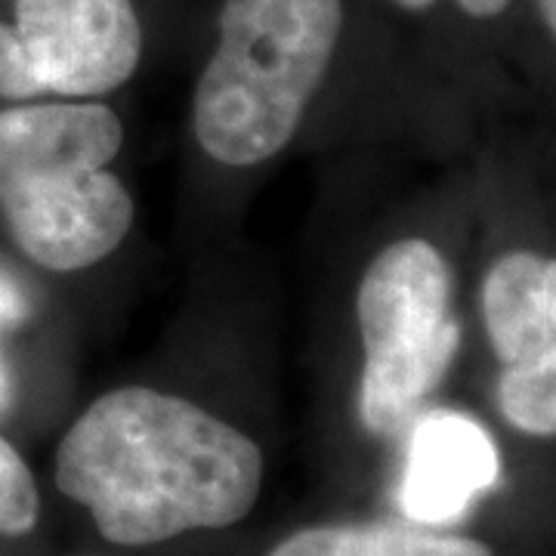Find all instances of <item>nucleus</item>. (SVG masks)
I'll use <instances>...</instances> for the list:
<instances>
[{"mask_svg": "<svg viewBox=\"0 0 556 556\" xmlns=\"http://www.w3.org/2000/svg\"><path fill=\"white\" fill-rule=\"evenodd\" d=\"M263 470L254 439L149 387L97 399L56 452L62 495L84 504L100 535L124 547L236 526L257 504Z\"/></svg>", "mask_w": 556, "mask_h": 556, "instance_id": "1", "label": "nucleus"}, {"mask_svg": "<svg viewBox=\"0 0 556 556\" xmlns=\"http://www.w3.org/2000/svg\"><path fill=\"white\" fill-rule=\"evenodd\" d=\"M124 127L100 102L16 105L0 112V211L28 257L78 273L127 239L134 199L102 170Z\"/></svg>", "mask_w": 556, "mask_h": 556, "instance_id": "2", "label": "nucleus"}, {"mask_svg": "<svg viewBox=\"0 0 556 556\" xmlns=\"http://www.w3.org/2000/svg\"><path fill=\"white\" fill-rule=\"evenodd\" d=\"M346 0H223L192 130L219 164L251 167L298 134L340 40Z\"/></svg>", "mask_w": 556, "mask_h": 556, "instance_id": "3", "label": "nucleus"}, {"mask_svg": "<svg viewBox=\"0 0 556 556\" xmlns=\"http://www.w3.org/2000/svg\"><path fill=\"white\" fill-rule=\"evenodd\" d=\"M356 309L365 343L362 420L378 437H396L457 350L452 269L430 241H396L368 266Z\"/></svg>", "mask_w": 556, "mask_h": 556, "instance_id": "4", "label": "nucleus"}, {"mask_svg": "<svg viewBox=\"0 0 556 556\" xmlns=\"http://www.w3.org/2000/svg\"><path fill=\"white\" fill-rule=\"evenodd\" d=\"M482 316L501 380L504 417L532 437L556 433V263L514 251L492 266Z\"/></svg>", "mask_w": 556, "mask_h": 556, "instance_id": "5", "label": "nucleus"}, {"mask_svg": "<svg viewBox=\"0 0 556 556\" xmlns=\"http://www.w3.org/2000/svg\"><path fill=\"white\" fill-rule=\"evenodd\" d=\"M40 93L90 100L134 78L146 50L137 0H13Z\"/></svg>", "mask_w": 556, "mask_h": 556, "instance_id": "6", "label": "nucleus"}, {"mask_svg": "<svg viewBox=\"0 0 556 556\" xmlns=\"http://www.w3.org/2000/svg\"><path fill=\"white\" fill-rule=\"evenodd\" d=\"M497 473V445L482 424L455 412H433L412 430L399 510L417 526H452L495 485Z\"/></svg>", "mask_w": 556, "mask_h": 556, "instance_id": "7", "label": "nucleus"}, {"mask_svg": "<svg viewBox=\"0 0 556 556\" xmlns=\"http://www.w3.org/2000/svg\"><path fill=\"white\" fill-rule=\"evenodd\" d=\"M269 556H495L482 541L430 526L396 522H350L313 526L285 538Z\"/></svg>", "mask_w": 556, "mask_h": 556, "instance_id": "8", "label": "nucleus"}, {"mask_svg": "<svg viewBox=\"0 0 556 556\" xmlns=\"http://www.w3.org/2000/svg\"><path fill=\"white\" fill-rule=\"evenodd\" d=\"M40 510L38 485L20 452L0 437V535H25Z\"/></svg>", "mask_w": 556, "mask_h": 556, "instance_id": "9", "label": "nucleus"}, {"mask_svg": "<svg viewBox=\"0 0 556 556\" xmlns=\"http://www.w3.org/2000/svg\"><path fill=\"white\" fill-rule=\"evenodd\" d=\"M38 93V80H35L31 65L25 60V50H22V40L13 28V22H0V97L31 100Z\"/></svg>", "mask_w": 556, "mask_h": 556, "instance_id": "10", "label": "nucleus"}, {"mask_svg": "<svg viewBox=\"0 0 556 556\" xmlns=\"http://www.w3.org/2000/svg\"><path fill=\"white\" fill-rule=\"evenodd\" d=\"M390 3L405 16H433L448 7L457 16L477 25H495L517 7V0H390Z\"/></svg>", "mask_w": 556, "mask_h": 556, "instance_id": "11", "label": "nucleus"}, {"mask_svg": "<svg viewBox=\"0 0 556 556\" xmlns=\"http://www.w3.org/2000/svg\"><path fill=\"white\" fill-rule=\"evenodd\" d=\"M28 313H31V303H28V294L22 291L16 276L0 269V334H7L16 325H22L28 318ZM10 399H13V380H10L7 358L0 353V415L10 408Z\"/></svg>", "mask_w": 556, "mask_h": 556, "instance_id": "12", "label": "nucleus"}]
</instances>
